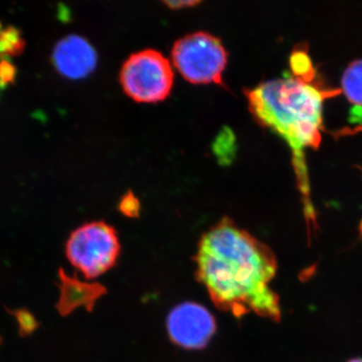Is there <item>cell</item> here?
<instances>
[{"instance_id": "obj_2", "label": "cell", "mask_w": 362, "mask_h": 362, "mask_svg": "<svg viewBox=\"0 0 362 362\" xmlns=\"http://www.w3.org/2000/svg\"><path fill=\"white\" fill-rule=\"evenodd\" d=\"M314 81L315 77L293 75L267 81L246 92L252 115L289 144L298 185L307 204L310 202V183L305 150L320 145L324 101L339 94V90L326 89Z\"/></svg>"}, {"instance_id": "obj_14", "label": "cell", "mask_w": 362, "mask_h": 362, "mask_svg": "<svg viewBox=\"0 0 362 362\" xmlns=\"http://www.w3.org/2000/svg\"><path fill=\"white\" fill-rule=\"evenodd\" d=\"M163 4L165 6H168L169 8L171 9H180L185 8V7L194 6L197 4H201V1L199 0H166V1H163Z\"/></svg>"}, {"instance_id": "obj_3", "label": "cell", "mask_w": 362, "mask_h": 362, "mask_svg": "<svg viewBox=\"0 0 362 362\" xmlns=\"http://www.w3.org/2000/svg\"><path fill=\"white\" fill-rule=\"evenodd\" d=\"M120 254L118 233L106 221L81 226L71 233L66 245V258L86 279L98 278L111 270Z\"/></svg>"}, {"instance_id": "obj_1", "label": "cell", "mask_w": 362, "mask_h": 362, "mask_svg": "<svg viewBox=\"0 0 362 362\" xmlns=\"http://www.w3.org/2000/svg\"><path fill=\"white\" fill-rule=\"evenodd\" d=\"M195 276L220 310L278 321V295L271 288L277 262L270 247L223 218L202 235L194 256Z\"/></svg>"}, {"instance_id": "obj_8", "label": "cell", "mask_w": 362, "mask_h": 362, "mask_svg": "<svg viewBox=\"0 0 362 362\" xmlns=\"http://www.w3.org/2000/svg\"><path fill=\"white\" fill-rule=\"evenodd\" d=\"M106 289L96 283L80 282L77 279L62 275V297L59 303V310L68 314L78 307H86L92 310L100 297L103 296Z\"/></svg>"}, {"instance_id": "obj_5", "label": "cell", "mask_w": 362, "mask_h": 362, "mask_svg": "<svg viewBox=\"0 0 362 362\" xmlns=\"http://www.w3.org/2000/svg\"><path fill=\"white\" fill-rule=\"evenodd\" d=\"M173 81L170 62L153 49L133 52L121 68L123 90L137 102L153 103L165 99L173 89Z\"/></svg>"}, {"instance_id": "obj_10", "label": "cell", "mask_w": 362, "mask_h": 362, "mask_svg": "<svg viewBox=\"0 0 362 362\" xmlns=\"http://www.w3.org/2000/svg\"><path fill=\"white\" fill-rule=\"evenodd\" d=\"M342 89L350 102L362 107V59L352 62L342 77Z\"/></svg>"}, {"instance_id": "obj_9", "label": "cell", "mask_w": 362, "mask_h": 362, "mask_svg": "<svg viewBox=\"0 0 362 362\" xmlns=\"http://www.w3.org/2000/svg\"><path fill=\"white\" fill-rule=\"evenodd\" d=\"M23 45V40L16 30L13 28L4 30L0 25V78L2 81H8L13 75V68L6 59L7 57L14 56L20 52Z\"/></svg>"}, {"instance_id": "obj_12", "label": "cell", "mask_w": 362, "mask_h": 362, "mask_svg": "<svg viewBox=\"0 0 362 362\" xmlns=\"http://www.w3.org/2000/svg\"><path fill=\"white\" fill-rule=\"evenodd\" d=\"M119 209L124 216H129V218H137L139 216L140 211H141V204L139 199L132 192H128L127 194L121 197L119 202Z\"/></svg>"}, {"instance_id": "obj_7", "label": "cell", "mask_w": 362, "mask_h": 362, "mask_svg": "<svg viewBox=\"0 0 362 362\" xmlns=\"http://www.w3.org/2000/svg\"><path fill=\"white\" fill-rule=\"evenodd\" d=\"M52 62L57 71L73 80L85 78L96 68V49L85 37L69 35L54 47Z\"/></svg>"}, {"instance_id": "obj_6", "label": "cell", "mask_w": 362, "mask_h": 362, "mask_svg": "<svg viewBox=\"0 0 362 362\" xmlns=\"http://www.w3.org/2000/svg\"><path fill=\"white\" fill-rule=\"evenodd\" d=\"M166 329L171 341L177 346L197 350L207 346L216 334V322L206 307L185 302L169 312Z\"/></svg>"}, {"instance_id": "obj_13", "label": "cell", "mask_w": 362, "mask_h": 362, "mask_svg": "<svg viewBox=\"0 0 362 362\" xmlns=\"http://www.w3.org/2000/svg\"><path fill=\"white\" fill-rule=\"evenodd\" d=\"M216 153L218 156L223 157L225 159V152H230V156L233 152V133L230 131L225 130L216 139Z\"/></svg>"}, {"instance_id": "obj_15", "label": "cell", "mask_w": 362, "mask_h": 362, "mask_svg": "<svg viewBox=\"0 0 362 362\" xmlns=\"http://www.w3.org/2000/svg\"><path fill=\"white\" fill-rule=\"evenodd\" d=\"M349 362H362V359H354V361Z\"/></svg>"}, {"instance_id": "obj_11", "label": "cell", "mask_w": 362, "mask_h": 362, "mask_svg": "<svg viewBox=\"0 0 362 362\" xmlns=\"http://www.w3.org/2000/svg\"><path fill=\"white\" fill-rule=\"evenodd\" d=\"M290 63H291L293 75L304 78L315 77L311 59L306 52L299 49L293 52Z\"/></svg>"}, {"instance_id": "obj_4", "label": "cell", "mask_w": 362, "mask_h": 362, "mask_svg": "<svg viewBox=\"0 0 362 362\" xmlns=\"http://www.w3.org/2000/svg\"><path fill=\"white\" fill-rule=\"evenodd\" d=\"M171 57L176 69L189 82L223 85L228 54L216 35L206 32L188 33L176 40Z\"/></svg>"}]
</instances>
